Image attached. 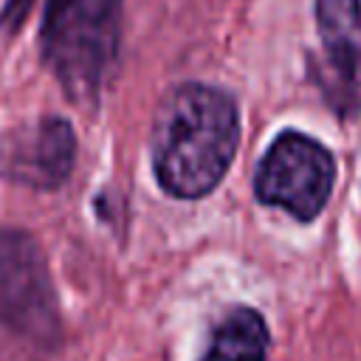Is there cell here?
Instances as JSON below:
<instances>
[{
    "instance_id": "cell-2",
    "label": "cell",
    "mask_w": 361,
    "mask_h": 361,
    "mask_svg": "<svg viewBox=\"0 0 361 361\" xmlns=\"http://www.w3.org/2000/svg\"><path fill=\"white\" fill-rule=\"evenodd\" d=\"M121 42V0H45L39 56L65 99L96 110Z\"/></svg>"
},
{
    "instance_id": "cell-1",
    "label": "cell",
    "mask_w": 361,
    "mask_h": 361,
    "mask_svg": "<svg viewBox=\"0 0 361 361\" xmlns=\"http://www.w3.org/2000/svg\"><path fill=\"white\" fill-rule=\"evenodd\" d=\"M237 144L240 110L234 96L214 85L183 82L155 110L152 175L169 197H206L226 178Z\"/></svg>"
},
{
    "instance_id": "cell-7",
    "label": "cell",
    "mask_w": 361,
    "mask_h": 361,
    "mask_svg": "<svg viewBox=\"0 0 361 361\" xmlns=\"http://www.w3.org/2000/svg\"><path fill=\"white\" fill-rule=\"evenodd\" d=\"M268 350L271 333L262 313L248 305H234L214 322L200 361H268Z\"/></svg>"
},
{
    "instance_id": "cell-3",
    "label": "cell",
    "mask_w": 361,
    "mask_h": 361,
    "mask_svg": "<svg viewBox=\"0 0 361 361\" xmlns=\"http://www.w3.org/2000/svg\"><path fill=\"white\" fill-rule=\"evenodd\" d=\"M336 186L333 152L299 133L282 130L254 169V195L262 206L288 212L299 223L316 220Z\"/></svg>"
},
{
    "instance_id": "cell-8",
    "label": "cell",
    "mask_w": 361,
    "mask_h": 361,
    "mask_svg": "<svg viewBox=\"0 0 361 361\" xmlns=\"http://www.w3.org/2000/svg\"><path fill=\"white\" fill-rule=\"evenodd\" d=\"M37 0H6L0 6V45L11 42L28 23Z\"/></svg>"
},
{
    "instance_id": "cell-5",
    "label": "cell",
    "mask_w": 361,
    "mask_h": 361,
    "mask_svg": "<svg viewBox=\"0 0 361 361\" xmlns=\"http://www.w3.org/2000/svg\"><path fill=\"white\" fill-rule=\"evenodd\" d=\"M322 56L313 82L336 118L361 113V0H313Z\"/></svg>"
},
{
    "instance_id": "cell-6",
    "label": "cell",
    "mask_w": 361,
    "mask_h": 361,
    "mask_svg": "<svg viewBox=\"0 0 361 361\" xmlns=\"http://www.w3.org/2000/svg\"><path fill=\"white\" fill-rule=\"evenodd\" d=\"M76 130L65 116H39L0 135V178L34 192L62 189L76 166Z\"/></svg>"
},
{
    "instance_id": "cell-4",
    "label": "cell",
    "mask_w": 361,
    "mask_h": 361,
    "mask_svg": "<svg viewBox=\"0 0 361 361\" xmlns=\"http://www.w3.org/2000/svg\"><path fill=\"white\" fill-rule=\"evenodd\" d=\"M0 322L37 344H56L59 307L39 243L23 228H0Z\"/></svg>"
}]
</instances>
